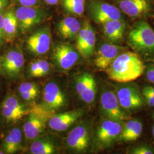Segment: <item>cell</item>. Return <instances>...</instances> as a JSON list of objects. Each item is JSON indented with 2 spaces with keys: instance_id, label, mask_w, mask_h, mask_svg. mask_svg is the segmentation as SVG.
Wrapping results in <instances>:
<instances>
[{
  "instance_id": "44dd1931",
  "label": "cell",
  "mask_w": 154,
  "mask_h": 154,
  "mask_svg": "<svg viewBox=\"0 0 154 154\" xmlns=\"http://www.w3.org/2000/svg\"><path fill=\"white\" fill-rule=\"evenodd\" d=\"M81 28L80 22L75 17H66L57 25L58 33L62 38L71 39L77 37Z\"/></svg>"
},
{
  "instance_id": "ffe728a7",
  "label": "cell",
  "mask_w": 154,
  "mask_h": 154,
  "mask_svg": "<svg viewBox=\"0 0 154 154\" xmlns=\"http://www.w3.org/2000/svg\"><path fill=\"white\" fill-rule=\"evenodd\" d=\"M102 25L105 38L110 43L116 44L123 38L126 23L123 19L110 21Z\"/></svg>"
},
{
  "instance_id": "d590c367",
  "label": "cell",
  "mask_w": 154,
  "mask_h": 154,
  "mask_svg": "<svg viewBox=\"0 0 154 154\" xmlns=\"http://www.w3.org/2000/svg\"><path fill=\"white\" fill-rule=\"evenodd\" d=\"M60 0H44L45 2L50 5H54L57 4Z\"/></svg>"
},
{
  "instance_id": "484cf974",
  "label": "cell",
  "mask_w": 154,
  "mask_h": 154,
  "mask_svg": "<svg viewBox=\"0 0 154 154\" xmlns=\"http://www.w3.org/2000/svg\"><path fill=\"white\" fill-rule=\"evenodd\" d=\"M85 0H63L62 5L67 12L81 16L85 10Z\"/></svg>"
},
{
  "instance_id": "f1b7e54d",
  "label": "cell",
  "mask_w": 154,
  "mask_h": 154,
  "mask_svg": "<svg viewBox=\"0 0 154 154\" xmlns=\"http://www.w3.org/2000/svg\"><path fill=\"white\" fill-rule=\"evenodd\" d=\"M130 153L132 154H153L154 152L149 147L142 146L134 148L130 151Z\"/></svg>"
},
{
  "instance_id": "83f0119b",
  "label": "cell",
  "mask_w": 154,
  "mask_h": 154,
  "mask_svg": "<svg viewBox=\"0 0 154 154\" xmlns=\"http://www.w3.org/2000/svg\"><path fill=\"white\" fill-rule=\"evenodd\" d=\"M19 93H29L38 96V88L34 82H23L18 87Z\"/></svg>"
},
{
  "instance_id": "3957f363",
  "label": "cell",
  "mask_w": 154,
  "mask_h": 154,
  "mask_svg": "<svg viewBox=\"0 0 154 154\" xmlns=\"http://www.w3.org/2000/svg\"><path fill=\"white\" fill-rule=\"evenodd\" d=\"M54 111L44 105H33L29 109L28 119L23 126V134L26 139H34L44 132L48 121L54 114Z\"/></svg>"
},
{
  "instance_id": "e0dca14e",
  "label": "cell",
  "mask_w": 154,
  "mask_h": 154,
  "mask_svg": "<svg viewBox=\"0 0 154 154\" xmlns=\"http://www.w3.org/2000/svg\"><path fill=\"white\" fill-rule=\"evenodd\" d=\"M83 110H72L58 114H54L48 121L50 128L56 131H63L77 121L83 115Z\"/></svg>"
},
{
  "instance_id": "9c48e42d",
  "label": "cell",
  "mask_w": 154,
  "mask_h": 154,
  "mask_svg": "<svg viewBox=\"0 0 154 154\" xmlns=\"http://www.w3.org/2000/svg\"><path fill=\"white\" fill-rule=\"evenodd\" d=\"M1 111L4 119L8 123H16L29 114V109L13 95H9L4 99Z\"/></svg>"
},
{
  "instance_id": "d6986e66",
  "label": "cell",
  "mask_w": 154,
  "mask_h": 154,
  "mask_svg": "<svg viewBox=\"0 0 154 154\" xmlns=\"http://www.w3.org/2000/svg\"><path fill=\"white\" fill-rule=\"evenodd\" d=\"M120 9L130 17H137L150 11V4L147 0H119Z\"/></svg>"
},
{
  "instance_id": "e575fe53",
  "label": "cell",
  "mask_w": 154,
  "mask_h": 154,
  "mask_svg": "<svg viewBox=\"0 0 154 154\" xmlns=\"http://www.w3.org/2000/svg\"><path fill=\"white\" fill-rule=\"evenodd\" d=\"M143 90L147 92H149V93L151 94L154 96V86H146L143 88Z\"/></svg>"
},
{
  "instance_id": "4316f807",
  "label": "cell",
  "mask_w": 154,
  "mask_h": 154,
  "mask_svg": "<svg viewBox=\"0 0 154 154\" xmlns=\"http://www.w3.org/2000/svg\"><path fill=\"white\" fill-rule=\"evenodd\" d=\"M143 131V125L141 122L135 119L131 129L127 134L122 139L121 141L131 142L137 140L141 135Z\"/></svg>"
},
{
  "instance_id": "d4e9b609",
  "label": "cell",
  "mask_w": 154,
  "mask_h": 154,
  "mask_svg": "<svg viewBox=\"0 0 154 154\" xmlns=\"http://www.w3.org/2000/svg\"><path fill=\"white\" fill-rule=\"evenodd\" d=\"M50 70V63L45 60L32 62L29 66V74L30 77H40L46 75Z\"/></svg>"
},
{
  "instance_id": "277c9868",
  "label": "cell",
  "mask_w": 154,
  "mask_h": 154,
  "mask_svg": "<svg viewBox=\"0 0 154 154\" xmlns=\"http://www.w3.org/2000/svg\"><path fill=\"white\" fill-rule=\"evenodd\" d=\"M88 8L92 19L98 23L122 19L121 11L118 8L104 1L90 0Z\"/></svg>"
},
{
  "instance_id": "74e56055",
  "label": "cell",
  "mask_w": 154,
  "mask_h": 154,
  "mask_svg": "<svg viewBox=\"0 0 154 154\" xmlns=\"http://www.w3.org/2000/svg\"><path fill=\"white\" fill-rule=\"evenodd\" d=\"M5 154V152H4V151H2V150H1L0 149V154Z\"/></svg>"
},
{
  "instance_id": "ac0fdd59",
  "label": "cell",
  "mask_w": 154,
  "mask_h": 154,
  "mask_svg": "<svg viewBox=\"0 0 154 154\" xmlns=\"http://www.w3.org/2000/svg\"><path fill=\"white\" fill-rule=\"evenodd\" d=\"M67 146L76 151H83L88 147L89 135L88 129L84 126L74 128L66 139Z\"/></svg>"
},
{
  "instance_id": "9a60e30c",
  "label": "cell",
  "mask_w": 154,
  "mask_h": 154,
  "mask_svg": "<svg viewBox=\"0 0 154 154\" xmlns=\"http://www.w3.org/2000/svg\"><path fill=\"white\" fill-rule=\"evenodd\" d=\"M24 62V57L21 51L11 50L1 58L0 66L8 76L16 77L21 72Z\"/></svg>"
},
{
  "instance_id": "7a4b0ae2",
  "label": "cell",
  "mask_w": 154,
  "mask_h": 154,
  "mask_svg": "<svg viewBox=\"0 0 154 154\" xmlns=\"http://www.w3.org/2000/svg\"><path fill=\"white\" fill-rule=\"evenodd\" d=\"M128 44L138 54L154 57V31L144 21L137 22L128 36Z\"/></svg>"
},
{
  "instance_id": "cb8c5ba5",
  "label": "cell",
  "mask_w": 154,
  "mask_h": 154,
  "mask_svg": "<svg viewBox=\"0 0 154 154\" xmlns=\"http://www.w3.org/2000/svg\"><path fill=\"white\" fill-rule=\"evenodd\" d=\"M33 154H52L55 151V147L51 141L46 139H38L34 141L30 146Z\"/></svg>"
},
{
  "instance_id": "836d02e7",
  "label": "cell",
  "mask_w": 154,
  "mask_h": 154,
  "mask_svg": "<svg viewBox=\"0 0 154 154\" xmlns=\"http://www.w3.org/2000/svg\"><path fill=\"white\" fill-rule=\"evenodd\" d=\"M9 5V0H0V11L6 9Z\"/></svg>"
},
{
  "instance_id": "1f68e13d",
  "label": "cell",
  "mask_w": 154,
  "mask_h": 154,
  "mask_svg": "<svg viewBox=\"0 0 154 154\" xmlns=\"http://www.w3.org/2000/svg\"><path fill=\"white\" fill-rule=\"evenodd\" d=\"M142 95L146 99L147 103L151 107H154V96L144 90H142Z\"/></svg>"
},
{
  "instance_id": "4fadbf2b",
  "label": "cell",
  "mask_w": 154,
  "mask_h": 154,
  "mask_svg": "<svg viewBox=\"0 0 154 154\" xmlns=\"http://www.w3.org/2000/svg\"><path fill=\"white\" fill-rule=\"evenodd\" d=\"M125 50V48L114 44L102 45L97 51L94 60L95 65L99 69L106 70L116 58Z\"/></svg>"
},
{
  "instance_id": "4dcf8cb0",
  "label": "cell",
  "mask_w": 154,
  "mask_h": 154,
  "mask_svg": "<svg viewBox=\"0 0 154 154\" xmlns=\"http://www.w3.org/2000/svg\"><path fill=\"white\" fill-rule=\"evenodd\" d=\"M22 6L36 7L38 5L39 0H15Z\"/></svg>"
},
{
  "instance_id": "ba28073f",
  "label": "cell",
  "mask_w": 154,
  "mask_h": 154,
  "mask_svg": "<svg viewBox=\"0 0 154 154\" xmlns=\"http://www.w3.org/2000/svg\"><path fill=\"white\" fill-rule=\"evenodd\" d=\"M122 122L107 119L100 125L97 132L98 143L103 147H108L119 138L123 125Z\"/></svg>"
},
{
  "instance_id": "7402d4cb",
  "label": "cell",
  "mask_w": 154,
  "mask_h": 154,
  "mask_svg": "<svg viewBox=\"0 0 154 154\" xmlns=\"http://www.w3.org/2000/svg\"><path fill=\"white\" fill-rule=\"evenodd\" d=\"M22 138V132L20 128L15 127L10 130L3 141L2 147L5 154L16 152L20 147Z\"/></svg>"
},
{
  "instance_id": "5bb4252c",
  "label": "cell",
  "mask_w": 154,
  "mask_h": 154,
  "mask_svg": "<svg viewBox=\"0 0 154 154\" xmlns=\"http://www.w3.org/2000/svg\"><path fill=\"white\" fill-rule=\"evenodd\" d=\"M75 89L79 97L88 104L93 103L97 93L96 82L93 76L88 72L78 77Z\"/></svg>"
},
{
  "instance_id": "8d00e7d4",
  "label": "cell",
  "mask_w": 154,
  "mask_h": 154,
  "mask_svg": "<svg viewBox=\"0 0 154 154\" xmlns=\"http://www.w3.org/2000/svg\"><path fill=\"white\" fill-rule=\"evenodd\" d=\"M152 136L154 138V125L152 127Z\"/></svg>"
},
{
  "instance_id": "30bf717a",
  "label": "cell",
  "mask_w": 154,
  "mask_h": 154,
  "mask_svg": "<svg viewBox=\"0 0 154 154\" xmlns=\"http://www.w3.org/2000/svg\"><path fill=\"white\" fill-rule=\"evenodd\" d=\"M26 45L30 53L35 55H42L50 49L51 32L49 28H41L29 37Z\"/></svg>"
},
{
  "instance_id": "6da1fadb",
  "label": "cell",
  "mask_w": 154,
  "mask_h": 154,
  "mask_svg": "<svg viewBox=\"0 0 154 154\" xmlns=\"http://www.w3.org/2000/svg\"><path fill=\"white\" fill-rule=\"evenodd\" d=\"M145 66L138 53L124 51L120 54L105 71L110 79L119 83H127L141 77Z\"/></svg>"
},
{
  "instance_id": "d6a6232c",
  "label": "cell",
  "mask_w": 154,
  "mask_h": 154,
  "mask_svg": "<svg viewBox=\"0 0 154 154\" xmlns=\"http://www.w3.org/2000/svg\"><path fill=\"white\" fill-rule=\"evenodd\" d=\"M146 77L149 82L154 83V66L149 68L147 70Z\"/></svg>"
},
{
  "instance_id": "5b68a950",
  "label": "cell",
  "mask_w": 154,
  "mask_h": 154,
  "mask_svg": "<svg viewBox=\"0 0 154 154\" xmlns=\"http://www.w3.org/2000/svg\"><path fill=\"white\" fill-rule=\"evenodd\" d=\"M100 106L108 119L121 122L131 119L122 108L116 94L111 90L102 92L100 96Z\"/></svg>"
},
{
  "instance_id": "f546056e",
  "label": "cell",
  "mask_w": 154,
  "mask_h": 154,
  "mask_svg": "<svg viewBox=\"0 0 154 154\" xmlns=\"http://www.w3.org/2000/svg\"><path fill=\"white\" fill-rule=\"evenodd\" d=\"M5 38V32H4V13L0 11V46L4 44Z\"/></svg>"
},
{
  "instance_id": "7c38bea8",
  "label": "cell",
  "mask_w": 154,
  "mask_h": 154,
  "mask_svg": "<svg viewBox=\"0 0 154 154\" xmlns=\"http://www.w3.org/2000/svg\"><path fill=\"white\" fill-rule=\"evenodd\" d=\"M116 95L122 108L124 110H137L143 105V100L138 89L131 86L120 88L118 90Z\"/></svg>"
},
{
  "instance_id": "f35d334b",
  "label": "cell",
  "mask_w": 154,
  "mask_h": 154,
  "mask_svg": "<svg viewBox=\"0 0 154 154\" xmlns=\"http://www.w3.org/2000/svg\"></svg>"
},
{
  "instance_id": "603a6c76",
  "label": "cell",
  "mask_w": 154,
  "mask_h": 154,
  "mask_svg": "<svg viewBox=\"0 0 154 154\" xmlns=\"http://www.w3.org/2000/svg\"><path fill=\"white\" fill-rule=\"evenodd\" d=\"M4 32L6 41L11 42L16 36L18 28V21L15 12L8 11L4 13Z\"/></svg>"
},
{
  "instance_id": "52a82bcc",
  "label": "cell",
  "mask_w": 154,
  "mask_h": 154,
  "mask_svg": "<svg viewBox=\"0 0 154 154\" xmlns=\"http://www.w3.org/2000/svg\"><path fill=\"white\" fill-rule=\"evenodd\" d=\"M18 28L23 33L40 23L44 20L46 13L36 7L20 6L15 12Z\"/></svg>"
},
{
  "instance_id": "2e32d148",
  "label": "cell",
  "mask_w": 154,
  "mask_h": 154,
  "mask_svg": "<svg viewBox=\"0 0 154 154\" xmlns=\"http://www.w3.org/2000/svg\"><path fill=\"white\" fill-rule=\"evenodd\" d=\"M44 106L50 110L55 111L63 107L66 98L59 86L55 82L48 83L43 91Z\"/></svg>"
},
{
  "instance_id": "8fae6325",
  "label": "cell",
  "mask_w": 154,
  "mask_h": 154,
  "mask_svg": "<svg viewBox=\"0 0 154 154\" xmlns=\"http://www.w3.org/2000/svg\"><path fill=\"white\" fill-rule=\"evenodd\" d=\"M53 56L58 66L63 70H67L77 63L79 53L72 45L59 44L55 45Z\"/></svg>"
},
{
  "instance_id": "8992f818",
  "label": "cell",
  "mask_w": 154,
  "mask_h": 154,
  "mask_svg": "<svg viewBox=\"0 0 154 154\" xmlns=\"http://www.w3.org/2000/svg\"><path fill=\"white\" fill-rule=\"evenodd\" d=\"M96 35L92 25L85 20L77 36L76 48L79 54L88 59L95 53Z\"/></svg>"
}]
</instances>
